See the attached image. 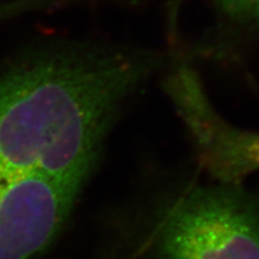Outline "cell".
Instances as JSON below:
<instances>
[{
  "instance_id": "6da1fadb",
  "label": "cell",
  "mask_w": 259,
  "mask_h": 259,
  "mask_svg": "<svg viewBox=\"0 0 259 259\" xmlns=\"http://www.w3.org/2000/svg\"><path fill=\"white\" fill-rule=\"evenodd\" d=\"M150 49L55 44L0 70V178L83 188L128 102L168 62Z\"/></svg>"
},
{
  "instance_id": "7a4b0ae2",
  "label": "cell",
  "mask_w": 259,
  "mask_h": 259,
  "mask_svg": "<svg viewBox=\"0 0 259 259\" xmlns=\"http://www.w3.org/2000/svg\"><path fill=\"white\" fill-rule=\"evenodd\" d=\"M125 216L146 259H259V188L209 180L200 169L152 172Z\"/></svg>"
},
{
  "instance_id": "3957f363",
  "label": "cell",
  "mask_w": 259,
  "mask_h": 259,
  "mask_svg": "<svg viewBox=\"0 0 259 259\" xmlns=\"http://www.w3.org/2000/svg\"><path fill=\"white\" fill-rule=\"evenodd\" d=\"M162 88L188 135L194 165L202 174L218 183L245 184L259 172V131L239 127L221 115L185 53L169 56Z\"/></svg>"
},
{
  "instance_id": "277c9868",
  "label": "cell",
  "mask_w": 259,
  "mask_h": 259,
  "mask_svg": "<svg viewBox=\"0 0 259 259\" xmlns=\"http://www.w3.org/2000/svg\"><path fill=\"white\" fill-rule=\"evenodd\" d=\"M81 188L42 177L0 178V259H29L69 220Z\"/></svg>"
},
{
  "instance_id": "5b68a950",
  "label": "cell",
  "mask_w": 259,
  "mask_h": 259,
  "mask_svg": "<svg viewBox=\"0 0 259 259\" xmlns=\"http://www.w3.org/2000/svg\"><path fill=\"white\" fill-rule=\"evenodd\" d=\"M231 34L259 32V0H208Z\"/></svg>"
},
{
  "instance_id": "8992f818",
  "label": "cell",
  "mask_w": 259,
  "mask_h": 259,
  "mask_svg": "<svg viewBox=\"0 0 259 259\" xmlns=\"http://www.w3.org/2000/svg\"><path fill=\"white\" fill-rule=\"evenodd\" d=\"M50 0H0V24L19 16L48 10Z\"/></svg>"
}]
</instances>
